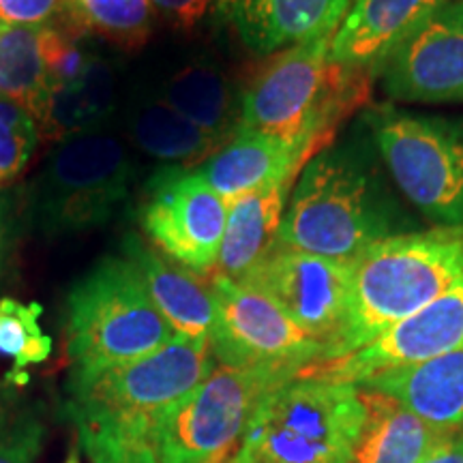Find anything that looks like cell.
<instances>
[{"instance_id": "obj_3", "label": "cell", "mask_w": 463, "mask_h": 463, "mask_svg": "<svg viewBox=\"0 0 463 463\" xmlns=\"http://www.w3.org/2000/svg\"><path fill=\"white\" fill-rule=\"evenodd\" d=\"M463 281V228L389 236L352 260V294L337 358L380 337ZM322 358V361H324Z\"/></svg>"}, {"instance_id": "obj_26", "label": "cell", "mask_w": 463, "mask_h": 463, "mask_svg": "<svg viewBox=\"0 0 463 463\" xmlns=\"http://www.w3.org/2000/svg\"><path fill=\"white\" fill-rule=\"evenodd\" d=\"M153 0H67L61 24L78 34H99L125 50H137L153 31Z\"/></svg>"}, {"instance_id": "obj_12", "label": "cell", "mask_w": 463, "mask_h": 463, "mask_svg": "<svg viewBox=\"0 0 463 463\" xmlns=\"http://www.w3.org/2000/svg\"><path fill=\"white\" fill-rule=\"evenodd\" d=\"M241 283L273 298L303 331L326 345V354L344 331L352 294V260L314 256L277 242Z\"/></svg>"}, {"instance_id": "obj_33", "label": "cell", "mask_w": 463, "mask_h": 463, "mask_svg": "<svg viewBox=\"0 0 463 463\" xmlns=\"http://www.w3.org/2000/svg\"><path fill=\"white\" fill-rule=\"evenodd\" d=\"M5 245V215H3V202H0V258H3Z\"/></svg>"}, {"instance_id": "obj_16", "label": "cell", "mask_w": 463, "mask_h": 463, "mask_svg": "<svg viewBox=\"0 0 463 463\" xmlns=\"http://www.w3.org/2000/svg\"><path fill=\"white\" fill-rule=\"evenodd\" d=\"M449 0H352L331 39V56L378 75L386 58Z\"/></svg>"}, {"instance_id": "obj_8", "label": "cell", "mask_w": 463, "mask_h": 463, "mask_svg": "<svg viewBox=\"0 0 463 463\" xmlns=\"http://www.w3.org/2000/svg\"><path fill=\"white\" fill-rule=\"evenodd\" d=\"M300 369L219 364L178 403L161 438L159 463H228L270 392Z\"/></svg>"}, {"instance_id": "obj_9", "label": "cell", "mask_w": 463, "mask_h": 463, "mask_svg": "<svg viewBox=\"0 0 463 463\" xmlns=\"http://www.w3.org/2000/svg\"><path fill=\"white\" fill-rule=\"evenodd\" d=\"M369 125L405 198L439 228H463V123L382 108Z\"/></svg>"}, {"instance_id": "obj_24", "label": "cell", "mask_w": 463, "mask_h": 463, "mask_svg": "<svg viewBox=\"0 0 463 463\" xmlns=\"http://www.w3.org/2000/svg\"><path fill=\"white\" fill-rule=\"evenodd\" d=\"M129 136L144 155L178 167L202 165L223 146L167 106L161 97L142 101L133 109L129 116Z\"/></svg>"}, {"instance_id": "obj_23", "label": "cell", "mask_w": 463, "mask_h": 463, "mask_svg": "<svg viewBox=\"0 0 463 463\" xmlns=\"http://www.w3.org/2000/svg\"><path fill=\"white\" fill-rule=\"evenodd\" d=\"M116 106V75L106 58L95 56L80 82L52 89L37 116L39 133L61 142L75 133L103 129Z\"/></svg>"}, {"instance_id": "obj_31", "label": "cell", "mask_w": 463, "mask_h": 463, "mask_svg": "<svg viewBox=\"0 0 463 463\" xmlns=\"http://www.w3.org/2000/svg\"><path fill=\"white\" fill-rule=\"evenodd\" d=\"M153 7L172 28L191 33L217 11L219 0H153Z\"/></svg>"}, {"instance_id": "obj_7", "label": "cell", "mask_w": 463, "mask_h": 463, "mask_svg": "<svg viewBox=\"0 0 463 463\" xmlns=\"http://www.w3.org/2000/svg\"><path fill=\"white\" fill-rule=\"evenodd\" d=\"M129 148L106 129L61 140L28 184L26 217L45 236L99 228L129 195Z\"/></svg>"}, {"instance_id": "obj_20", "label": "cell", "mask_w": 463, "mask_h": 463, "mask_svg": "<svg viewBox=\"0 0 463 463\" xmlns=\"http://www.w3.org/2000/svg\"><path fill=\"white\" fill-rule=\"evenodd\" d=\"M358 391L364 403V422L352 450V463H420L453 436L384 392L364 386H358Z\"/></svg>"}, {"instance_id": "obj_25", "label": "cell", "mask_w": 463, "mask_h": 463, "mask_svg": "<svg viewBox=\"0 0 463 463\" xmlns=\"http://www.w3.org/2000/svg\"><path fill=\"white\" fill-rule=\"evenodd\" d=\"M45 31L48 26L0 33V95L26 108L34 120L48 95Z\"/></svg>"}, {"instance_id": "obj_28", "label": "cell", "mask_w": 463, "mask_h": 463, "mask_svg": "<svg viewBox=\"0 0 463 463\" xmlns=\"http://www.w3.org/2000/svg\"><path fill=\"white\" fill-rule=\"evenodd\" d=\"M39 140L42 133L33 114L0 95V184L24 172Z\"/></svg>"}, {"instance_id": "obj_27", "label": "cell", "mask_w": 463, "mask_h": 463, "mask_svg": "<svg viewBox=\"0 0 463 463\" xmlns=\"http://www.w3.org/2000/svg\"><path fill=\"white\" fill-rule=\"evenodd\" d=\"M42 314L39 303L0 298V356L11 358V378L15 382H24V369L45 363L52 354V337L39 324Z\"/></svg>"}, {"instance_id": "obj_14", "label": "cell", "mask_w": 463, "mask_h": 463, "mask_svg": "<svg viewBox=\"0 0 463 463\" xmlns=\"http://www.w3.org/2000/svg\"><path fill=\"white\" fill-rule=\"evenodd\" d=\"M378 75L397 101H463V0H449L427 17Z\"/></svg>"}, {"instance_id": "obj_30", "label": "cell", "mask_w": 463, "mask_h": 463, "mask_svg": "<svg viewBox=\"0 0 463 463\" xmlns=\"http://www.w3.org/2000/svg\"><path fill=\"white\" fill-rule=\"evenodd\" d=\"M65 7L67 0H0V33L58 24Z\"/></svg>"}, {"instance_id": "obj_21", "label": "cell", "mask_w": 463, "mask_h": 463, "mask_svg": "<svg viewBox=\"0 0 463 463\" xmlns=\"http://www.w3.org/2000/svg\"><path fill=\"white\" fill-rule=\"evenodd\" d=\"M294 183L297 178L270 183L230 202L215 273L241 281L273 251Z\"/></svg>"}, {"instance_id": "obj_29", "label": "cell", "mask_w": 463, "mask_h": 463, "mask_svg": "<svg viewBox=\"0 0 463 463\" xmlns=\"http://www.w3.org/2000/svg\"><path fill=\"white\" fill-rule=\"evenodd\" d=\"M43 422L34 414L17 416L0 430V463H34L43 447Z\"/></svg>"}, {"instance_id": "obj_10", "label": "cell", "mask_w": 463, "mask_h": 463, "mask_svg": "<svg viewBox=\"0 0 463 463\" xmlns=\"http://www.w3.org/2000/svg\"><path fill=\"white\" fill-rule=\"evenodd\" d=\"M217 320L211 333L215 361L228 367H294L320 361L326 345L303 331L273 298L213 270Z\"/></svg>"}, {"instance_id": "obj_5", "label": "cell", "mask_w": 463, "mask_h": 463, "mask_svg": "<svg viewBox=\"0 0 463 463\" xmlns=\"http://www.w3.org/2000/svg\"><path fill=\"white\" fill-rule=\"evenodd\" d=\"M363 422L358 386L297 375L264 399L228 463H352Z\"/></svg>"}, {"instance_id": "obj_17", "label": "cell", "mask_w": 463, "mask_h": 463, "mask_svg": "<svg viewBox=\"0 0 463 463\" xmlns=\"http://www.w3.org/2000/svg\"><path fill=\"white\" fill-rule=\"evenodd\" d=\"M125 258L137 269L150 300L174 333L191 339H211L217 320L211 286L136 234L127 236Z\"/></svg>"}, {"instance_id": "obj_15", "label": "cell", "mask_w": 463, "mask_h": 463, "mask_svg": "<svg viewBox=\"0 0 463 463\" xmlns=\"http://www.w3.org/2000/svg\"><path fill=\"white\" fill-rule=\"evenodd\" d=\"M352 0H219V14L256 54L333 37Z\"/></svg>"}, {"instance_id": "obj_11", "label": "cell", "mask_w": 463, "mask_h": 463, "mask_svg": "<svg viewBox=\"0 0 463 463\" xmlns=\"http://www.w3.org/2000/svg\"><path fill=\"white\" fill-rule=\"evenodd\" d=\"M228 206L198 170L167 165L150 178L140 223L155 249L204 275L217 269Z\"/></svg>"}, {"instance_id": "obj_13", "label": "cell", "mask_w": 463, "mask_h": 463, "mask_svg": "<svg viewBox=\"0 0 463 463\" xmlns=\"http://www.w3.org/2000/svg\"><path fill=\"white\" fill-rule=\"evenodd\" d=\"M463 347V281L350 354L305 364L297 375L341 384H363Z\"/></svg>"}, {"instance_id": "obj_4", "label": "cell", "mask_w": 463, "mask_h": 463, "mask_svg": "<svg viewBox=\"0 0 463 463\" xmlns=\"http://www.w3.org/2000/svg\"><path fill=\"white\" fill-rule=\"evenodd\" d=\"M389 236L391 217L361 159L344 148H324L309 159L294 183L279 245L322 258L354 260Z\"/></svg>"}, {"instance_id": "obj_2", "label": "cell", "mask_w": 463, "mask_h": 463, "mask_svg": "<svg viewBox=\"0 0 463 463\" xmlns=\"http://www.w3.org/2000/svg\"><path fill=\"white\" fill-rule=\"evenodd\" d=\"M331 39L294 45L269 61L241 97L239 131H256L322 153L372 97L373 73L331 56Z\"/></svg>"}, {"instance_id": "obj_6", "label": "cell", "mask_w": 463, "mask_h": 463, "mask_svg": "<svg viewBox=\"0 0 463 463\" xmlns=\"http://www.w3.org/2000/svg\"><path fill=\"white\" fill-rule=\"evenodd\" d=\"M67 352L73 373L136 361L176 337L127 258H103L67 297Z\"/></svg>"}, {"instance_id": "obj_18", "label": "cell", "mask_w": 463, "mask_h": 463, "mask_svg": "<svg viewBox=\"0 0 463 463\" xmlns=\"http://www.w3.org/2000/svg\"><path fill=\"white\" fill-rule=\"evenodd\" d=\"M314 155L298 144L256 131H239L198 167L202 178L228 202L270 183L298 178Z\"/></svg>"}, {"instance_id": "obj_19", "label": "cell", "mask_w": 463, "mask_h": 463, "mask_svg": "<svg viewBox=\"0 0 463 463\" xmlns=\"http://www.w3.org/2000/svg\"><path fill=\"white\" fill-rule=\"evenodd\" d=\"M384 392L438 430L455 433L463 425V347L363 382Z\"/></svg>"}, {"instance_id": "obj_32", "label": "cell", "mask_w": 463, "mask_h": 463, "mask_svg": "<svg viewBox=\"0 0 463 463\" xmlns=\"http://www.w3.org/2000/svg\"><path fill=\"white\" fill-rule=\"evenodd\" d=\"M420 463H463V436H450L447 442L431 450Z\"/></svg>"}, {"instance_id": "obj_1", "label": "cell", "mask_w": 463, "mask_h": 463, "mask_svg": "<svg viewBox=\"0 0 463 463\" xmlns=\"http://www.w3.org/2000/svg\"><path fill=\"white\" fill-rule=\"evenodd\" d=\"M215 367L211 341L176 335L136 361L71 373L67 414L90 463H159L172 412Z\"/></svg>"}, {"instance_id": "obj_22", "label": "cell", "mask_w": 463, "mask_h": 463, "mask_svg": "<svg viewBox=\"0 0 463 463\" xmlns=\"http://www.w3.org/2000/svg\"><path fill=\"white\" fill-rule=\"evenodd\" d=\"M161 99L222 144L239 133L241 106L230 80L213 62H191L178 69L165 82Z\"/></svg>"}]
</instances>
